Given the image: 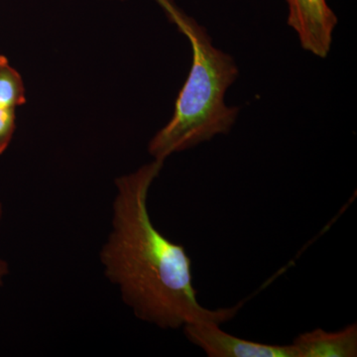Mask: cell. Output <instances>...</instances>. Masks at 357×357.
Masks as SVG:
<instances>
[{"label": "cell", "instance_id": "277c9868", "mask_svg": "<svg viewBox=\"0 0 357 357\" xmlns=\"http://www.w3.org/2000/svg\"><path fill=\"white\" fill-rule=\"evenodd\" d=\"M288 25L297 33L301 46L319 58H326L333 43L337 17L326 0H286Z\"/></svg>", "mask_w": 357, "mask_h": 357}, {"label": "cell", "instance_id": "6da1fadb", "mask_svg": "<svg viewBox=\"0 0 357 357\" xmlns=\"http://www.w3.org/2000/svg\"><path fill=\"white\" fill-rule=\"evenodd\" d=\"M163 164L154 160L115 180L112 227L100 253L103 274L119 289L134 316L145 323L162 330L199 321L222 325L234 319L241 307L202 306L192 286L191 258L150 218L148 194Z\"/></svg>", "mask_w": 357, "mask_h": 357}, {"label": "cell", "instance_id": "8992f818", "mask_svg": "<svg viewBox=\"0 0 357 357\" xmlns=\"http://www.w3.org/2000/svg\"><path fill=\"white\" fill-rule=\"evenodd\" d=\"M24 86L20 75L0 56V109H14L25 103Z\"/></svg>", "mask_w": 357, "mask_h": 357}, {"label": "cell", "instance_id": "7a4b0ae2", "mask_svg": "<svg viewBox=\"0 0 357 357\" xmlns=\"http://www.w3.org/2000/svg\"><path fill=\"white\" fill-rule=\"evenodd\" d=\"M156 1L189 39L192 52L191 70L178 93L173 117L148 147L155 160L165 161L176 152L198 146L231 130L239 107H229L225 98L239 70L229 54L213 46L206 28L185 15L172 0Z\"/></svg>", "mask_w": 357, "mask_h": 357}, {"label": "cell", "instance_id": "52a82bcc", "mask_svg": "<svg viewBox=\"0 0 357 357\" xmlns=\"http://www.w3.org/2000/svg\"><path fill=\"white\" fill-rule=\"evenodd\" d=\"M15 130L14 109H0V155L3 153L13 139Z\"/></svg>", "mask_w": 357, "mask_h": 357}, {"label": "cell", "instance_id": "3957f363", "mask_svg": "<svg viewBox=\"0 0 357 357\" xmlns=\"http://www.w3.org/2000/svg\"><path fill=\"white\" fill-rule=\"evenodd\" d=\"M220 324L199 321L183 328L185 337L210 357H296L292 345L260 344L223 332Z\"/></svg>", "mask_w": 357, "mask_h": 357}, {"label": "cell", "instance_id": "5b68a950", "mask_svg": "<svg viewBox=\"0 0 357 357\" xmlns=\"http://www.w3.org/2000/svg\"><path fill=\"white\" fill-rule=\"evenodd\" d=\"M291 345L296 357H356L357 325L331 333L317 328L300 335Z\"/></svg>", "mask_w": 357, "mask_h": 357}, {"label": "cell", "instance_id": "ba28073f", "mask_svg": "<svg viewBox=\"0 0 357 357\" xmlns=\"http://www.w3.org/2000/svg\"><path fill=\"white\" fill-rule=\"evenodd\" d=\"M2 215H3V206H2V203L0 202V220H1ZM8 273V263L0 258V287L3 285L4 277L7 276Z\"/></svg>", "mask_w": 357, "mask_h": 357}]
</instances>
